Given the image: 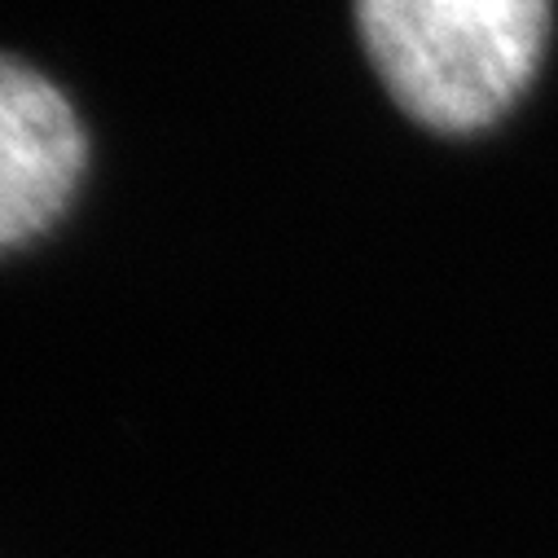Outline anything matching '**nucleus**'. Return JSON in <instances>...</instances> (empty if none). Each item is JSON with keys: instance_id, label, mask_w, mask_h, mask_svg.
Returning <instances> with one entry per match:
<instances>
[{"instance_id": "f257e3e1", "label": "nucleus", "mask_w": 558, "mask_h": 558, "mask_svg": "<svg viewBox=\"0 0 558 558\" xmlns=\"http://www.w3.org/2000/svg\"><path fill=\"white\" fill-rule=\"evenodd\" d=\"M352 10L391 101L449 136L497 123L549 40V0H356Z\"/></svg>"}, {"instance_id": "f03ea898", "label": "nucleus", "mask_w": 558, "mask_h": 558, "mask_svg": "<svg viewBox=\"0 0 558 558\" xmlns=\"http://www.w3.org/2000/svg\"><path fill=\"white\" fill-rule=\"evenodd\" d=\"M88 172V132L71 97L32 62L0 53V255L45 238Z\"/></svg>"}]
</instances>
